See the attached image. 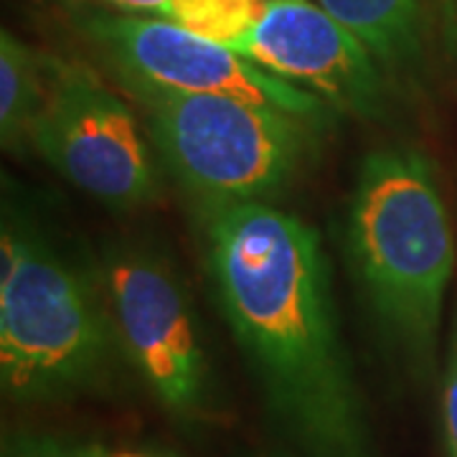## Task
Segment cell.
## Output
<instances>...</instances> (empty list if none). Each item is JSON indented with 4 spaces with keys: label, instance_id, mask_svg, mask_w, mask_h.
Segmentation results:
<instances>
[{
    "label": "cell",
    "instance_id": "obj_10",
    "mask_svg": "<svg viewBox=\"0 0 457 457\" xmlns=\"http://www.w3.org/2000/svg\"><path fill=\"white\" fill-rule=\"evenodd\" d=\"M353 33L376 62L399 66L420 49L422 0H315Z\"/></svg>",
    "mask_w": 457,
    "mask_h": 457
},
{
    "label": "cell",
    "instance_id": "obj_4",
    "mask_svg": "<svg viewBox=\"0 0 457 457\" xmlns=\"http://www.w3.org/2000/svg\"><path fill=\"white\" fill-rule=\"evenodd\" d=\"M173 179L204 209L267 201L300 173L323 128L216 95L125 84Z\"/></svg>",
    "mask_w": 457,
    "mask_h": 457
},
{
    "label": "cell",
    "instance_id": "obj_7",
    "mask_svg": "<svg viewBox=\"0 0 457 457\" xmlns=\"http://www.w3.org/2000/svg\"><path fill=\"white\" fill-rule=\"evenodd\" d=\"M84 33L95 41L122 84L170 92L216 95L333 125V107L295 84L252 64L242 54L206 41L170 21L150 16H92Z\"/></svg>",
    "mask_w": 457,
    "mask_h": 457
},
{
    "label": "cell",
    "instance_id": "obj_12",
    "mask_svg": "<svg viewBox=\"0 0 457 457\" xmlns=\"http://www.w3.org/2000/svg\"><path fill=\"white\" fill-rule=\"evenodd\" d=\"M99 445L62 440L51 435H16L3 445V457H102Z\"/></svg>",
    "mask_w": 457,
    "mask_h": 457
},
{
    "label": "cell",
    "instance_id": "obj_6",
    "mask_svg": "<svg viewBox=\"0 0 457 457\" xmlns=\"http://www.w3.org/2000/svg\"><path fill=\"white\" fill-rule=\"evenodd\" d=\"M31 150L87 196L117 212L161 196V179L132 107L82 64L49 59V99Z\"/></svg>",
    "mask_w": 457,
    "mask_h": 457
},
{
    "label": "cell",
    "instance_id": "obj_2",
    "mask_svg": "<svg viewBox=\"0 0 457 457\" xmlns=\"http://www.w3.org/2000/svg\"><path fill=\"white\" fill-rule=\"evenodd\" d=\"M345 254L386 341L417 374H427L455 242L435 165L420 147L392 143L363 158L348 206Z\"/></svg>",
    "mask_w": 457,
    "mask_h": 457
},
{
    "label": "cell",
    "instance_id": "obj_3",
    "mask_svg": "<svg viewBox=\"0 0 457 457\" xmlns=\"http://www.w3.org/2000/svg\"><path fill=\"white\" fill-rule=\"evenodd\" d=\"M0 381L18 404L95 389L120 348L99 275L66 254L38 224L3 204Z\"/></svg>",
    "mask_w": 457,
    "mask_h": 457
},
{
    "label": "cell",
    "instance_id": "obj_8",
    "mask_svg": "<svg viewBox=\"0 0 457 457\" xmlns=\"http://www.w3.org/2000/svg\"><path fill=\"white\" fill-rule=\"evenodd\" d=\"M237 54L328 102L336 112L381 120L386 84L371 51L311 0H270Z\"/></svg>",
    "mask_w": 457,
    "mask_h": 457
},
{
    "label": "cell",
    "instance_id": "obj_13",
    "mask_svg": "<svg viewBox=\"0 0 457 457\" xmlns=\"http://www.w3.org/2000/svg\"><path fill=\"white\" fill-rule=\"evenodd\" d=\"M442 427H445L447 457H457V326L442 376Z\"/></svg>",
    "mask_w": 457,
    "mask_h": 457
},
{
    "label": "cell",
    "instance_id": "obj_14",
    "mask_svg": "<svg viewBox=\"0 0 457 457\" xmlns=\"http://www.w3.org/2000/svg\"><path fill=\"white\" fill-rule=\"evenodd\" d=\"M102 3L114 8V11L128 13V16L150 18H165L170 13V8L176 5V0H102Z\"/></svg>",
    "mask_w": 457,
    "mask_h": 457
},
{
    "label": "cell",
    "instance_id": "obj_5",
    "mask_svg": "<svg viewBox=\"0 0 457 457\" xmlns=\"http://www.w3.org/2000/svg\"><path fill=\"white\" fill-rule=\"evenodd\" d=\"M99 278L120 351L161 407L180 425L209 420L212 381L196 315L168 262L137 245H114Z\"/></svg>",
    "mask_w": 457,
    "mask_h": 457
},
{
    "label": "cell",
    "instance_id": "obj_9",
    "mask_svg": "<svg viewBox=\"0 0 457 457\" xmlns=\"http://www.w3.org/2000/svg\"><path fill=\"white\" fill-rule=\"evenodd\" d=\"M46 99L49 59H41L13 33H0V140L8 153L31 147Z\"/></svg>",
    "mask_w": 457,
    "mask_h": 457
},
{
    "label": "cell",
    "instance_id": "obj_11",
    "mask_svg": "<svg viewBox=\"0 0 457 457\" xmlns=\"http://www.w3.org/2000/svg\"><path fill=\"white\" fill-rule=\"evenodd\" d=\"M267 3L270 0H176L163 21L237 51L260 21Z\"/></svg>",
    "mask_w": 457,
    "mask_h": 457
},
{
    "label": "cell",
    "instance_id": "obj_1",
    "mask_svg": "<svg viewBox=\"0 0 457 457\" xmlns=\"http://www.w3.org/2000/svg\"><path fill=\"white\" fill-rule=\"evenodd\" d=\"M204 212L216 303L275 425L303 457H376L320 234L267 201Z\"/></svg>",
    "mask_w": 457,
    "mask_h": 457
},
{
    "label": "cell",
    "instance_id": "obj_15",
    "mask_svg": "<svg viewBox=\"0 0 457 457\" xmlns=\"http://www.w3.org/2000/svg\"><path fill=\"white\" fill-rule=\"evenodd\" d=\"M102 457H158V455H147V453H132V450H122V453H104Z\"/></svg>",
    "mask_w": 457,
    "mask_h": 457
}]
</instances>
